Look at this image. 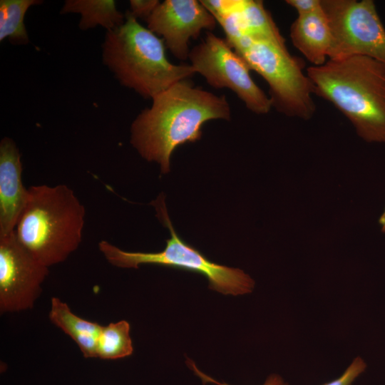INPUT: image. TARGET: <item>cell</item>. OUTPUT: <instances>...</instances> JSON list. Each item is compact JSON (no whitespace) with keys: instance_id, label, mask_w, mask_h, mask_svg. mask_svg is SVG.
<instances>
[{"instance_id":"6da1fadb","label":"cell","mask_w":385,"mask_h":385,"mask_svg":"<svg viewBox=\"0 0 385 385\" xmlns=\"http://www.w3.org/2000/svg\"><path fill=\"white\" fill-rule=\"evenodd\" d=\"M130 128V143L142 158L159 163L163 174L170 171L173 151L185 143L201 138L202 128L211 120H230L225 96H217L180 81L152 98Z\"/></svg>"},{"instance_id":"7a4b0ae2","label":"cell","mask_w":385,"mask_h":385,"mask_svg":"<svg viewBox=\"0 0 385 385\" xmlns=\"http://www.w3.org/2000/svg\"><path fill=\"white\" fill-rule=\"evenodd\" d=\"M313 93L328 101L367 142L385 143V64L364 56L309 66Z\"/></svg>"},{"instance_id":"3957f363","label":"cell","mask_w":385,"mask_h":385,"mask_svg":"<svg viewBox=\"0 0 385 385\" xmlns=\"http://www.w3.org/2000/svg\"><path fill=\"white\" fill-rule=\"evenodd\" d=\"M15 232L41 264L61 263L79 247L86 210L74 192L63 184L32 185Z\"/></svg>"},{"instance_id":"277c9868","label":"cell","mask_w":385,"mask_h":385,"mask_svg":"<svg viewBox=\"0 0 385 385\" xmlns=\"http://www.w3.org/2000/svg\"><path fill=\"white\" fill-rule=\"evenodd\" d=\"M123 24L106 31L103 63L119 83L144 98H153L196 73L191 65L170 62L162 38L139 24L129 11Z\"/></svg>"},{"instance_id":"5b68a950","label":"cell","mask_w":385,"mask_h":385,"mask_svg":"<svg viewBox=\"0 0 385 385\" xmlns=\"http://www.w3.org/2000/svg\"><path fill=\"white\" fill-rule=\"evenodd\" d=\"M153 205L159 219L170 232L165 249L158 252H128L101 240L98 249L110 264L120 268H138L141 265L152 264L190 271L205 277L210 289L224 294L236 296L252 291L255 282L242 270L212 262L178 235L162 196L153 202Z\"/></svg>"},{"instance_id":"8992f818","label":"cell","mask_w":385,"mask_h":385,"mask_svg":"<svg viewBox=\"0 0 385 385\" xmlns=\"http://www.w3.org/2000/svg\"><path fill=\"white\" fill-rule=\"evenodd\" d=\"M230 45L266 81L272 106L278 112L304 120L314 115L312 82L303 72L302 61L292 56L285 44L243 36Z\"/></svg>"},{"instance_id":"52a82bcc","label":"cell","mask_w":385,"mask_h":385,"mask_svg":"<svg viewBox=\"0 0 385 385\" xmlns=\"http://www.w3.org/2000/svg\"><path fill=\"white\" fill-rule=\"evenodd\" d=\"M332 34L329 59L364 56L385 64V28L372 0H321Z\"/></svg>"},{"instance_id":"ba28073f","label":"cell","mask_w":385,"mask_h":385,"mask_svg":"<svg viewBox=\"0 0 385 385\" xmlns=\"http://www.w3.org/2000/svg\"><path fill=\"white\" fill-rule=\"evenodd\" d=\"M188 59L210 86L232 91L252 112L265 114L272 107L270 97L252 80L245 61L226 39L207 31L190 50Z\"/></svg>"},{"instance_id":"9c48e42d","label":"cell","mask_w":385,"mask_h":385,"mask_svg":"<svg viewBox=\"0 0 385 385\" xmlns=\"http://www.w3.org/2000/svg\"><path fill=\"white\" fill-rule=\"evenodd\" d=\"M48 272V267L38 262L21 244L15 231L1 237V314L33 308Z\"/></svg>"},{"instance_id":"30bf717a","label":"cell","mask_w":385,"mask_h":385,"mask_svg":"<svg viewBox=\"0 0 385 385\" xmlns=\"http://www.w3.org/2000/svg\"><path fill=\"white\" fill-rule=\"evenodd\" d=\"M145 21L147 28L162 36L165 47L182 61L188 59L190 40L197 38L204 29L212 31L217 24L214 16L196 0L160 2Z\"/></svg>"},{"instance_id":"8fae6325","label":"cell","mask_w":385,"mask_h":385,"mask_svg":"<svg viewBox=\"0 0 385 385\" xmlns=\"http://www.w3.org/2000/svg\"><path fill=\"white\" fill-rule=\"evenodd\" d=\"M21 154L14 140L0 143V237L15 231L29 191L22 183Z\"/></svg>"},{"instance_id":"7c38bea8","label":"cell","mask_w":385,"mask_h":385,"mask_svg":"<svg viewBox=\"0 0 385 385\" xmlns=\"http://www.w3.org/2000/svg\"><path fill=\"white\" fill-rule=\"evenodd\" d=\"M289 36L293 46L314 66L324 64L329 58L332 34L322 9L300 15L290 26Z\"/></svg>"},{"instance_id":"4fadbf2b","label":"cell","mask_w":385,"mask_h":385,"mask_svg":"<svg viewBox=\"0 0 385 385\" xmlns=\"http://www.w3.org/2000/svg\"><path fill=\"white\" fill-rule=\"evenodd\" d=\"M48 318L76 342L85 358H96L103 325L77 316L66 302L56 297L51 298Z\"/></svg>"},{"instance_id":"5bb4252c","label":"cell","mask_w":385,"mask_h":385,"mask_svg":"<svg viewBox=\"0 0 385 385\" xmlns=\"http://www.w3.org/2000/svg\"><path fill=\"white\" fill-rule=\"evenodd\" d=\"M68 13L81 15L78 26L81 30L101 26L108 31L119 26L125 19L113 0H66L60 14Z\"/></svg>"},{"instance_id":"9a60e30c","label":"cell","mask_w":385,"mask_h":385,"mask_svg":"<svg viewBox=\"0 0 385 385\" xmlns=\"http://www.w3.org/2000/svg\"><path fill=\"white\" fill-rule=\"evenodd\" d=\"M235 19L242 37L266 38L285 44L284 38L262 1L243 0L242 7L235 13Z\"/></svg>"},{"instance_id":"2e32d148","label":"cell","mask_w":385,"mask_h":385,"mask_svg":"<svg viewBox=\"0 0 385 385\" xmlns=\"http://www.w3.org/2000/svg\"><path fill=\"white\" fill-rule=\"evenodd\" d=\"M42 3L38 0H1L0 41L7 38L15 45L27 44L29 39L24 16L31 6Z\"/></svg>"},{"instance_id":"e0dca14e","label":"cell","mask_w":385,"mask_h":385,"mask_svg":"<svg viewBox=\"0 0 385 385\" xmlns=\"http://www.w3.org/2000/svg\"><path fill=\"white\" fill-rule=\"evenodd\" d=\"M130 330V324L125 320L103 326L97 346L96 358L114 360L131 355L133 346Z\"/></svg>"},{"instance_id":"ac0fdd59","label":"cell","mask_w":385,"mask_h":385,"mask_svg":"<svg viewBox=\"0 0 385 385\" xmlns=\"http://www.w3.org/2000/svg\"><path fill=\"white\" fill-rule=\"evenodd\" d=\"M200 2L216 19L240 10L242 6L243 0H203Z\"/></svg>"},{"instance_id":"d6986e66","label":"cell","mask_w":385,"mask_h":385,"mask_svg":"<svg viewBox=\"0 0 385 385\" xmlns=\"http://www.w3.org/2000/svg\"><path fill=\"white\" fill-rule=\"evenodd\" d=\"M366 367L364 361L360 357H356L339 377L322 385H351L365 371Z\"/></svg>"},{"instance_id":"ffe728a7","label":"cell","mask_w":385,"mask_h":385,"mask_svg":"<svg viewBox=\"0 0 385 385\" xmlns=\"http://www.w3.org/2000/svg\"><path fill=\"white\" fill-rule=\"evenodd\" d=\"M159 4L158 0H130L128 11L136 19L142 18L146 20Z\"/></svg>"},{"instance_id":"44dd1931","label":"cell","mask_w":385,"mask_h":385,"mask_svg":"<svg viewBox=\"0 0 385 385\" xmlns=\"http://www.w3.org/2000/svg\"><path fill=\"white\" fill-rule=\"evenodd\" d=\"M188 366L193 370V371L195 373L197 376H198L202 381L204 384L206 383H212L216 385H230L225 382H219L214 379L211 378L210 376L205 374L201 371H200L195 364L190 360H188L187 361ZM263 385H288L283 379L282 378L277 374H272L270 375Z\"/></svg>"},{"instance_id":"7402d4cb","label":"cell","mask_w":385,"mask_h":385,"mask_svg":"<svg viewBox=\"0 0 385 385\" xmlns=\"http://www.w3.org/2000/svg\"><path fill=\"white\" fill-rule=\"evenodd\" d=\"M286 3L297 11L298 16L311 14L322 8L321 0H287Z\"/></svg>"},{"instance_id":"603a6c76","label":"cell","mask_w":385,"mask_h":385,"mask_svg":"<svg viewBox=\"0 0 385 385\" xmlns=\"http://www.w3.org/2000/svg\"><path fill=\"white\" fill-rule=\"evenodd\" d=\"M379 222L381 226V231L385 232V208L384 212L381 214L379 217Z\"/></svg>"}]
</instances>
